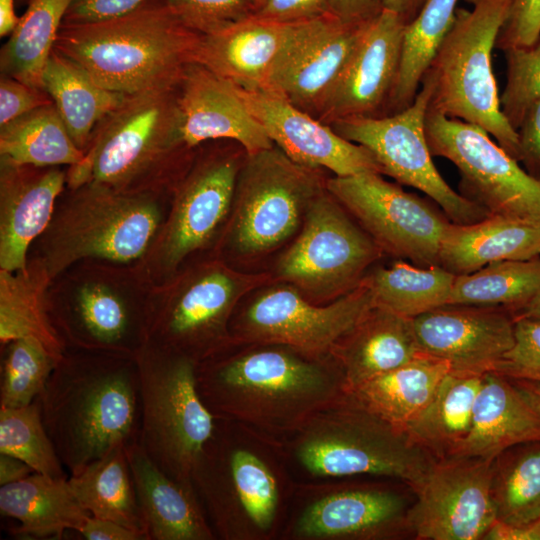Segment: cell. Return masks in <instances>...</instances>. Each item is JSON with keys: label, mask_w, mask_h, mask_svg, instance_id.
Instances as JSON below:
<instances>
[{"label": "cell", "mask_w": 540, "mask_h": 540, "mask_svg": "<svg viewBox=\"0 0 540 540\" xmlns=\"http://www.w3.org/2000/svg\"><path fill=\"white\" fill-rule=\"evenodd\" d=\"M197 363L198 393L216 416L271 438L297 432L347 394L331 355L313 357L278 344Z\"/></svg>", "instance_id": "6da1fadb"}, {"label": "cell", "mask_w": 540, "mask_h": 540, "mask_svg": "<svg viewBox=\"0 0 540 540\" xmlns=\"http://www.w3.org/2000/svg\"><path fill=\"white\" fill-rule=\"evenodd\" d=\"M47 433L69 475L118 445L138 441L140 380L135 357L65 350L38 396Z\"/></svg>", "instance_id": "7a4b0ae2"}, {"label": "cell", "mask_w": 540, "mask_h": 540, "mask_svg": "<svg viewBox=\"0 0 540 540\" xmlns=\"http://www.w3.org/2000/svg\"><path fill=\"white\" fill-rule=\"evenodd\" d=\"M201 35L185 27L164 0L87 24H62L54 50L104 88L130 95L177 86L193 63Z\"/></svg>", "instance_id": "3957f363"}, {"label": "cell", "mask_w": 540, "mask_h": 540, "mask_svg": "<svg viewBox=\"0 0 540 540\" xmlns=\"http://www.w3.org/2000/svg\"><path fill=\"white\" fill-rule=\"evenodd\" d=\"M297 462L315 477L369 474L394 478L413 491L436 459L350 394L318 411L293 434Z\"/></svg>", "instance_id": "277c9868"}, {"label": "cell", "mask_w": 540, "mask_h": 540, "mask_svg": "<svg viewBox=\"0 0 540 540\" xmlns=\"http://www.w3.org/2000/svg\"><path fill=\"white\" fill-rule=\"evenodd\" d=\"M427 70L434 84L429 109L477 125L519 161L517 131L502 113L492 51L512 0H470Z\"/></svg>", "instance_id": "5b68a950"}, {"label": "cell", "mask_w": 540, "mask_h": 540, "mask_svg": "<svg viewBox=\"0 0 540 540\" xmlns=\"http://www.w3.org/2000/svg\"><path fill=\"white\" fill-rule=\"evenodd\" d=\"M136 360L141 402L138 442L165 474L193 485V471L214 435L217 419L198 393L197 362L149 341Z\"/></svg>", "instance_id": "8992f818"}, {"label": "cell", "mask_w": 540, "mask_h": 540, "mask_svg": "<svg viewBox=\"0 0 540 540\" xmlns=\"http://www.w3.org/2000/svg\"><path fill=\"white\" fill-rule=\"evenodd\" d=\"M177 86L126 95L96 126L82 160L69 168L68 186L73 190L93 183L129 191L184 147Z\"/></svg>", "instance_id": "52a82bcc"}, {"label": "cell", "mask_w": 540, "mask_h": 540, "mask_svg": "<svg viewBox=\"0 0 540 540\" xmlns=\"http://www.w3.org/2000/svg\"><path fill=\"white\" fill-rule=\"evenodd\" d=\"M47 228L42 260L51 278L82 258L128 262L146 250L160 223L148 197L88 183Z\"/></svg>", "instance_id": "ba28073f"}, {"label": "cell", "mask_w": 540, "mask_h": 540, "mask_svg": "<svg viewBox=\"0 0 540 540\" xmlns=\"http://www.w3.org/2000/svg\"><path fill=\"white\" fill-rule=\"evenodd\" d=\"M192 483L214 533L223 539L264 535L279 510L278 479L257 452L244 447L234 423L217 418L193 471Z\"/></svg>", "instance_id": "9c48e42d"}, {"label": "cell", "mask_w": 540, "mask_h": 540, "mask_svg": "<svg viewBox=\"0 0 540 540\" xmlns=\"http://www.w3.org/2000/svg\"><path fill=\"white\" fill-rule=\"evenodd\" d=\"M324 189L317 169L297 164L275 145L246 154L232 205L233 249L244 256L273 250L298 230Z\"/></svg>", "instance_id": "30bf717a"}, {"label": "cell", "mask_w": 540, "mask_h": 540, "mask_svg": "<svg viewBox=\"0 0 540 540\" xmlns=\"http://www.w3.org/2000/svg\"><path fill=\"white\" fill-rule=\"evenodd\" d=\"M433 89V80L425 73L407 108L390 115L343 118L330 126L343 138L370 151L382 174L425 193L452 223L478 222L491 214L453 190L433 163L425 131Z\"/></svg>", "instance_id": "8fae6325"}, {"label": "cell", "mask_w": 540, "mask_h": 540, "mask_svg": "<svg viewBox=\"0 0 540 540\" xmlns=\"http://www.w3.org/2000/svg\"><path fill=\"white\" fill-rule=\"evenodd\" d=\"M348 214L325 187L278 259L277 277L308 299L333 301L355 288L383 252Z\"/></svg>", "instance_id": "7c38bea8"}, {"label": "cell", "mask_w": 540, "mask_h": 540, "mask_svg": "<svg viewBox=\"0 0 540 540\" xmlns=\"http://www.w3.org/2000/svg\"><path fill=\"white\" fill-rule=\"evenodd\" d=\"M425 131L432 156L457 167L464 197L490 214L540 222V180L485 130L428 109Z\"/></svg>", "instance_id": "4fadbf2b"}, {"label": "cell", "mask_w": 540, "mask_h": 540, "mask_svg": "<svg viewBox=\"0 0 540 540\" xmlns=\"http://www.w3.org/2000/svg\"><path fill=\"white\" fill-rule=\"evenodd\" d=\"M325 187L383 253L420 267L438 265L441 241L451 223L439 206L376 172L334 176Z\"/></svg>", "instance_id": "5bb4252c"}, {"label": "cell", "mask_w": 540, "mask_h": 540, "mask_svg": "<svg viewBox=\"0 0 540 540\" xmlns=\"http://www.w3.org/2000/svg\"><path fill=\"white\" fill-rule=\"evenodd\" d=\"M374 305L365 278L322 306L283 283L265 289L249 303L232 328V344H278L313 357L328 356L337 341Z\"/></svg>", "instance_id": "9a60e30c"}, {"label": "cell", "mask_w": 540, "mask_h": 540, "mask_svg": "<svg viewBox=\"0 0 540 540\" xmlns=\"http://www.w3.org/2000/svg\"><path fill=\"white\" fill-rule=\"evenodd\" d=\"M269 279L211 264L147 320L148 341L199 363L232 344L229 320L239 300Z\"/></svg>", "instance_id": "2e32d148"}, {"label": "cell", "mask_w": 540, "mask_h": 540, "mask_svg": "<svg viewBox=\"0 0 540 540\" xmlns=\"http://www.w3.org/2000/svg\"><path fill=\"white\" fill-rule=\"evenodd\" d=\"M494 460L451 456L434 462L414 491L407 523L418 540L483 539L496 521Z\"/></svg>", "instance_id": "e0dca14e"}, {"label": "cell", "mask_w": 540, "mask_h": 540, "mask_svg": "<svg viewBox=\"0 0 540 540\" xmlns=\"http://www.w3.org/2000/svg\"><path fill=\"white\" fill-rule=\"evenodd\" d=\"M362 25L329 13L295 23L263 91L318 114L357 44Z\"/></svg>", "instance_id": "ac0fdd59"}, {"label": "cell", "mask_w": 540, "mask_h": 540, "mask_svg": "<svg viewBox=\"0 0 540 540\" xmlns=\"http://www.w3.org/2000/svg\"><path fill=\"white\" fill-rule=\"evenodd\" d=\"M406 21L383 8L363 23L357 44L318 113L332 122L355 116H377L387 107L399 71Z\"/></svg>", "instance_id": "d6986e66"}, {"label": "cell", "mask_w": 540, "mask_h": 540, "mask_svg": "<svg viewBox=\"0 0 540 540\" xmlns=\"http://www.w3.org/2000/svg\"><path fill=\"white\" fill-rule=\"evenodd\" d=\"M238 91L273 144L297 164L317 170L325 168L335 176L382 174L370 151L343 138L310 113L271 92L240 87Z\"/></svg>", "instance_id": "ffe728a7"}, {"label": "cell", "mask_w": 540, "mask_h": 540, "mask_svg": "<svg viewBox=\"0 0 540 540\" xmlns=\"http://www.w3.org/2000/svg\"><path fill=\"white\" fill-rule=\"evenodd\" d=\"M412 320L421 351L451 371L492 372L514 344L515 318L504 308L444 305Z\"/></svg>", "instance_id": "44dd1931"}, {"label": "cell", "mask_w": 540, "mask_h": 540, "mask_svg": "<svg viewBox=\"0 0 540 540\" xmlns=\"http://www.w3.org/2000/svg\"><path fill=\"white\" fill-rule=\"evenodd\" d=\"M242 162L210 156L181 182L160 243L163 263L173 268L203 247L230 212Z\"/></svg>", "instance_id": "7402d4cb"}, {"label": "cell", "mask_w": 540, "mask_h": 540, "mask_svg": "<svg viewBox=\"0 0 540 540\" xmlns=\"http://www.w3.org/2000/svg\"><path fill=\"white\" fill-rule=\"evenodd\" d=\"M177 104L185 148L228 139L238 142L250 155L274 146L248 110L238 87L198 63L189 64L183 72Z\"/></svg>", "instance_id": "603a6c76"}, {"label": "cell", "mask_w": 540, "mask_h": 540, "mask_svg": "<svg viewBox=\"0 0 540 540\" xmlns=\"http://www.w3.org/2000/svg\"><path fill=\"white\" fill-rule=\"evenodd\" d=\"M67 174L56 167L15 164L1 158L0 268L25 270L31 242L47 230Z\"/></svg>", "instance_id": "cb8c5ba5"}, {"label": "cell", "mask_w": 540, "mask_h": 540, "mask_svg": "<svg viewBox=\"0 0 540 540\" xmlns=\"http://www.w3.org/2000/svg\"><path fill=\"white\" fill-rule=\"evenodd\" d=\"M406 496L390 489L352 488L324 495L297 518L300 539H389L410 534Z\"/></svg>", "instance_id": "d4e9b609"}, {"label": "cell", "mask_w": 540, "mask_h": 540, "mask_svg": "<svg viewBox=\"0 0 540 540\" xmlns=\"http://www.w3.org/2000/svg\"><path fill=\"white\" fill-rule=\"evenodd\" d=\"M126 451L147 540L216 538L193 485L165 474L138 441Z\"/></svg>", "instance_id": "484cf974"}, {"label": "cell", "mask_w": 540, "mask_h": 540, "mask_svg": "<svg viewBox=\"0 0 540 540\" xmlns=\"http://www.w3.org/2000/svg\"><path fill=\"white\" fill-rule=\"evenodd\" d=\"M294 24L252 17L220 32L201 35L193 63L244 90H265Z\"/></svg>", "instance_id": "4316f807"}, {"label": "cell", "mask_w": 540, "mask_h": 540, "mask_svg": "<svg viewBox=\"0 0 540 540\" xmlns=\"http://www.w3.org/2000/svg\"><path fill=\"white\" fill-rule=\"evenodd\" d=\"M423 353L411 318L374 305L333 346L347 393Z\"/></svg>", "instance_id": "83f0119b"}, {"label": "cell", "mask_w": 540, "mask_h": 540, "mask_svg": "<svg viewBox=\"0 0 540 540\" xmlns=\"http://www.w3.org/2000/svg\"><path fill=\"white\" fill-rule=\"evenodd\" d=\"M536 440H540V412L510 378L486 373L469 433L454 456L494 460L514 445Z\"/></svg>", "instance_id": "f1b7e54d"}, {"label": "cell", "mask_w": 540, "mask_h": 540, "mask_svg": "<svg viewBox=\"0 0 540 540\" xmlns=\"http://www.w3.org/2000/svg\"><path fill=\"white\" fill-rule=\"evenodd\" d=\"M537 256L540 222L491 214L470 224L451 222L441 241L438 265L457 276L496 261Z\"/></svg>", "instance_id": "f546056e"}, {"label": "cell", "mask_w": 540, "mask_h": 540, "mask_svg": "<svg viewBox=\"0 0 540 540\" xmlns=\"http://www.w3.org/2000/svg\"><path fill=\"white\" fill-rule=\"evenodd\" d=\"M68 477L34 472L0 486V512L18 523L15 535L59 538L67 530H80L90 514L73 493Z\"/></svg>", "instance_id": "4dcf8cb0"}, {"label": "cell", "mask_w": 540, "mask_h": 540, "mask_svg": "<svg viewBox=\"0 0 540 540\" xmlns=\"http://www.w3.org/2000/svg\"><path fill=\"white\" fill-rule=\"evenodd\" d=\"M450 371L448 361L421 353L348 394L368 411L405 431L430 403Z\"/></svg>", "instance_id": "1f68e13d"}, {"label": "cell", "mask_w": 540, "mask_h": 540, "mask_svg": "<svg viewBox=\"0 0 540 540\" xmlns=\"http://www.w3.org/2000/svg\"><path fill=\"white\" fill-rule=\"evenodd\" d=\"M42 88L83 151L99 122L126 96L99 85L80 65L56 50L45 66Z\"/></svg>", "instance_id": "d6a6232c"}, {"label": "cell", "mask_w": 540, "mask_h": 540, "mask_svg": "<svg viewBox=\"0 0 540 540\" xmlns=\"http://www.w3.org/2000/svg\"><path fill=\"white\" fill-rule=\"evenodd\" d=\"M50 279L43 261L28 264L25 270H0V341L7 345L35 338L59 361L66 345L52 324L45 301Z\"/></svg>", "instance_id": "836d02e7"}, {"label": "cell", "mask_w": 540, "mask_h": 540, "mask_svg": "<svg viewBox=\"0 0 540 540\" xmlns=\"http://www.w3.org/2000/svg\"><path fill=\"white\" fill-rule=\"evenodd\" d=\"M484 375L450 371L430 403L406 427L410 439L436 460L454 456L469 433Z\"/></svg>", "instance_id": "e575fe53"}, {"label": "cell", "mask_w": 540, "mask_h": 540, "mask_svg": "<svg viewBox=\"0 0 540 540\" xmlns=\"http://www.w3.org/2000/svg\"><path fill=\"white\" fill-rule=\"evenodd\" d=\"M68 482L90 515L119 523L147 540L126 445L114 447L80 473L69 475Z\"/></svg>", "instance_id": "d590c367"}, {"label": "cell", "mask_w": 540, "mask_h": 540, "mask_svg": "<svg viewBox=\"0 0 540 540\" xmlns=\"http://www.w3.org/2000/svg\"><path fill=\"white\" fill-rule=\"evenodd\" d=\"M0 155L19 165L71 167L82 160L84 151L51 102L0 126Z\"/></svg>", "instance_id": "8d00e7d4"}, {"label": "cell", "mask_w": 540, "mask_h": 540, "mask_svg": "<svg viewBox=\"0 0 540 540\" xmlns=\"http://www.w3.org/2000/svg\"><path fill=\"white\" fill-rule=\"evenodd\" d=\"M72 0H30L0 51L1 74L42 88V75ZM43 89V88H42Z\"/></svg>", "instance_id": "74e56055"}, {"label": "cell", "mask_w": 540, "mask_h": 540, "mask_svg": "<svg viewBox=\"0 0 540 540\" xmlns=\"http://www.w3.org/2000/svg\"><path fill=\"white\" fill-rule=\"evenodd\" d=\"M459 0H426L418 14L406 23L397 79L387 105L390 114L412 104L423 77L449 32Z\"/></svg>", "instance_id": "f35d334b"}, {"label": "cell", "mask_w": 540, "mask_h": 540, "mask_svg": "<svg viewBox=\"0 0 540 540\" xmlns=\"http://www.w3.org/2000/svg\"><path fill=\"white\" fill-rule=\"evenodd\" d=\"M496 521L519 528L540 519V440L514 445L493 462Z\"/></svg>", "instance_id": "ab89813d"}, {"label": "cell", "mask_w": 540, "mask_h": 540, "mask_svg": "<svg viewBox=\"0 0 540 540\" xmlns=\"http://www.w3.org/2000/svg\"><path fill=\"white\" fill-rule=\"evenodd\" d=\"M456 275L439 265L420 267L397 261L365 275L376 306L415 318L447 305Z\"/></svg>", "instance_id": "60d3db41"}, {"label": "cell", "mask_w": 540, "mask_h": 540, "mask_svg": "<svg viewBox=\"0 0 540 540\" xmlns=\"http://www.w3.org/2000/svg\"><path fill=\"white\" fill-rule=\"evenodd\" d=\"M540 291V256L502 260L455 277L447 305L499 307L513 316Z\"/></svg>", "instance_id": "b9f144b4"}, {"label": "cell", "mask_w": 540, "mask_h": 540, "mask_svg": "<svg viewBox=\"0 0 540 540\" xmlns=\"http://www.w3.org/2000/svg\"><path fill=\"white\" fill-rule=\"evenodd\" d=\"M0 453L19 458L34 472L68 476L43 423L39 397L27 406L0 408Z\"/></svg>", "instance_id": "7bdbcfd3"}, {"label": "cell", "mask_w": 540, "mask_h": 540, "mask_svg": "<svg viewBox=\"0 0 540 540\" xmlns=\"http://www.w3.org/2000/svg\"><path fill=\"white\" fill-rule=\"evenodd\" d=\"M7 345L0 408L27 406L42 393L58 360L35 338H21Z\"/></svg>", "instance_id": "ee69618b"}, {"label": "cell", "mask_w": 540, "mask_h": 540, "mask_svg": "<svg viewBox=\"0 0 540 540\" xmlns=\"http://www.w3.org/2000/svg\"><path fill=\"white\" fill-rule=\"evenodd\" d=\"M503 52L507 79L500 105L503 115L517 131L530 107L540 98V38L531 46Z\"/></svg>", "instance_id": "f6af8a7d"}, {"label": "cell", "mask_w": 540, "mask_h": 540, "mask_svg": "<svg viewBox=\"0 0 540 540\" xmlns=\"http://www.w3.org/2000/svg\"><path fill=\"white\" fill-rule=\"evenodd\" d=\"M188 29L210 35L249 18L259 9L258 0H164Z\"/></svg>", "instance_id": "bcb514c9"}, {"label": "cell", "mask_w": 540, "mask_h": 540, "mask_svg": "<svg viewBox=\"0 0 540 540\" xmlns=\"http://www.w3.org/2000/svg\"><path fill=\"white\" fill-rule=\"evenodd\" d=\"M492 372L540 383V319L515 318L514 344Z\"/></svg>", "instance_id": "7dc6e473"}, {"label": "cell", "mask_w": 540, "mask_h": 540, "mask_svg": "<svg viewBox=\"0 0 540 540\" xmlns=\"http://www.w3.org/2000/svg\"><path fill=\"white\" fill-rule=\"evenodd\" d=\"M539 38L540 0H512L496 47L503 51L513 47H527Z\"/></svg>", "instance_id": "c3c4849f"}, {"label": "cell", "mask_w": 540, "mask_h": 540, "mask_svg": "<svg viewBox=\"0 0 540 540\" xmlns=\"http://www.w3.org/2000/svg\"><path fill=\"white\" fill-rule=\"evenodd\" d=\"M51 102L50 96L42 88L30 86L16 78L1 74L0 126Z\"/></svg>", "instance_id": "681fc988"}, {"label": "cell", "mask_w": 540, "mask_h": 540, "mask_svg": "<svg viewBox=\"0 0 540 540\" xmlns=\"http://www.w3.org/2000/svg\"><path fill=\"white\" fill-rule=\"evenodd\" d=\"M151 0H72L63 24H87L126 15Z\"/></svg>", "instance_id": "f907efd6"}, {"label": "cell", "mask_w": 540, "mask_h": 540, "mask_svg": "<svg viewBox=\"0 0 540 540\" xmlns=\"http://www.w3.org/2000/svg\"><path fill=\"white\" fill-rule=\"evenodd\" d=\"M328 13V0H265L253 17L275 23L294 24Z\"/></svg>", "instance_id": "816d5d0a"}, {"label": "cell", "mask_w": 540, "mask_h": 540, "mask_svg": "<svg viewBox=\"0 0 540 540\" xmlns=\"http://www.w3.org/2000/svg\"><path fill=\"white\" fill-rule=\"evenodd\" d=\"M519 162L540 180V98L530 107L517 129Z\"/></svg>", "instance_id": "f5cc1de1"}, {"label": "cell", "mask_w": 540, "mask_h": 540, "mask_svg": "<svg viewBox=\"0 0 540 540\" xmlns=\"http://www.w3.org/2000/svg\"><path fill=\"white\" fill-rule=\"evenodd\" d=\"M382 9V0H328V13L346 23L362 24Z\"/></svg>", "instance_id": "db71d44e"}, {"label": "cell", "mask_w": 540, "mask_h": 540, "mask_svg": "<svg viewBox=\"0 0 540 540\" xmlns=\"http://www.w3.org/2000/svg\"><path fill=\"white\" fill-rule=\"evenodd\" d=\"M78 533L87 540H144L140 534L119 523L92 515Z\"/></svg>", "instance_id": "11a10c76"}, {"label": "cell", "mask_w": 540, "mask_h": 540, "mask_svg": "<svg viewBox=\"0 0 540 540\" xmlns=\"http://www.w3.org/2000/svg\"><path fill=\"white\" fill-rule=\"evenodd\" d=\"M32 473L34 470L24 461L0 453V486L24 479Z\"/></svg>", "instance_id": "9f6ffc18"}, {"label": "cell", "mask_w": 540, "mask_h": 540, "mask_svg": "<svg viewBox=\"0 0 540 540\" xmlns=\"http://www.w3.org/2000/svg\"><path fill=\"white\" fill-rule=\"evenodd\" d=\"M426 0H382L385 9L398 13L407 23L420 11Z\"/></svg>", "instance_id": "6f0895ef"}, {"label": "cell", "mask_w": 540, "mask_h": 540, "mask_svg": "<svg viewBox=\"0 0 540 540\" xmlns=\"http://www.w3.org/2000/svg\"><path fill=\"white\" fill-rule=\"evenodd\" d=\"M15 0H0V36L10 35L19 23Z\"/></svg>", "instance_id": "680465c9"}, {"label": "cell", "mask_w": 540, "mask_h": 540, "mask_svg": "<svg viewBox=\"0 0 540 540\" xmlns=\"http://www.w3.org/2000/svg\"><path fill=\"white\" fill-rule=\"evenodd\" d=\"M511 380L530 401V403L540 412V383L528 380Z\"/></svg>", "instance_id": "91938a15"}, {"label": "cell", "mask_w": 540, "mask_h": 540, "mask_svg": "<svg viewBox=\"0 0 540 540\" xmlns=\"http://www.w3.org/2000/svg\"><path fill=\"white\" fill-rule=\"evenodd\" d=\"M510 540H540V519L523 527L508 531Z\"/></svg>", "instance_id": "94428289"}, {"label": "cell", "mask_w": 540, "mask_h": 540, "mask_svg": "<svg viewBox=\"0 0 540 540\" xmlns=\"http://www.w3.org/2000/svg\"><path fill=\"white\" fill-rule=\"evenodd\" d=\"M519 317L540 319V291L514 315V318Z\"/></svg>", "instance_id": "6125c7cd"}, {"label": "cell", "mask_w": 540, "mask_h": 540, "mask_svg": "<svg viewBox=\"0 0 540 540\" xmlns=\"http://www.w3.org/2000/svg\"><path fill=\"white\" fill-rule=\"evenodd\" d=\"M259 1V8L261 7V5L265 2V0H258ZM258 11V10H257Z\"/></svg>", "instance_id": "be15d7a7"}]
</instances>
